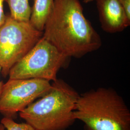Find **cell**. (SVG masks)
<instances>
[{"label":"cell","mask_w":130,"mask_h":130,"mask_svg":"<svg viewBox=\"0 0 130 130\" xmlns=\"http://www.w3.org/2000/svg\"><path fill=\"white\" fill-rule=\"evenodd\" d=\"M93 1H95V0H84V3L85 4H88L93 2Z\"/></svg>","instance_id":"cell-14"},{"label":"cell","mask_w":130,"mask_h":130,"mask_svg":"<svg viewBox=\"0 0 130 130\" xmlns=\"http://www.w3.org/2000/svg\"><path fill=\"white\" fill-rule=\"evenodd\" d=\"M7 2L13 19L24 22H29L31 7L29 0H5Z\"/></svg>","instance_id":"cell-9"},{"label":"cell","mask_w":130,"mask_h":130,"mask_svg":"<svg viewBox=\"0 0 130 130\" xmlns=\"http://www.w3.org/2000/svg\"><path fill=\"white\" fill-rule=\"evenodd\" d=\"M74 115L88 130H130V110L112 89L101 87L79 95Z\"/></svg>","instance_id":"cell-3"},{"label":"cell","mask_w":130,"mask_h":130,"mask_svg":"<svg viewBox=\"0 0 130 130\" xmlns=\"http://www.w3.org/2000/svg\"><path fill=\"white\" fill-rule=\"evenodd\" d=\"M126 13L130 19V0H119Z\"/></svg>","instance_id":"cell-11"},{"label":"cell","mask_w":130,"mask_h":130,"mask_svg":"<svg viewBox=\"0 0 130 130\" xmlns=\"http://www.w3.org/2000/svg\"><path fill=\"white\" fill-rule=\"evenodd\" d=\"M54 0H34L29 22L38 30L43 31L47 19L53 8Z\"/></svg>","instance_id":"cell-8"},{"label":"cell","mask_w":130,"mask_h":130,"mask_svg":"<svg viewBox=\"0 0 130 130\" xmlns=\"http://www.w3.org/2000/svg\"><path fill=\"white\" fill-rule=\"evenodd\" d=\"M70 58L42 37L32 48L10 70V79H40L54 82Z\"/></svg>","instance_id":"cell-4"},{"label":"cell","mask_w":130,"mask_h":130,"mask_svg":"<svg viewBox=\"0 0 130 130\" xmlns=\"http://www.w3.org/2000/svg\"><path fill=\"white\" fill-rule=\"evenodd\" d=\"M79 95L64 80L57 79L42 97L19 116L36 130H65L75 121L74 112Z\"/></svg>","instance_id":"cell-2"},{"label":"cell","mask_w":130,"mask_h":130,"mask_svg":"<svg viewBox=\"0 0 130 130\" xmlns=\"http://www.w3.org/2000/svg\"><path fill=\"white\" fill-rule=\"evenodd\" d=\"M1 71H2V68L0 67V73H1ZM4 84H3V83L1 81H0V97L1 95V94L2 93V91H3V86H4Z\"/></svg>","instance_id":"cell-13"},{"label":"cell","mask_w":130,"mask_h":130,"mask_svg":"<svg viewBox=\"0 0 130 130\" xmlns=\"http://www.w3.org/2000/svg\"><path fill=\"white\" fill-rule=\"evenodd\" d=\"M5 126L3 125L2 123L0 124V130H5Z\"/></svg>","instance_id":"cell-15"},{"label":"cell","mask_w":130,"mask_h":130,"mask_svg":"<svg viewBox=\"0 0 130 130\" xmlns=\"http://www.w3.org/2000/svg\"><path fill=\"white\" fill-rule=\"evenodd\" d=\"M103 30L108 33L123 31L130 25V19L119 0H95Z\"/></svg>","instance_id":"cell-7"},{"label":"cell","mask_w":130,"mask_h":130,"mask_svg":"<svg viewBox=\"0 0 130 130\" xmlns=\"http://www.w3.org/2000/svg\"><path fill=\"white\" fill-rule=\"evenodd\" d=\"M42 37L68 57L79 58L95 51L102 40L84 14L79 0H54Z\"/></svg>","instance_id":"cell-1"},{"label":"cell","mask_w":130,"mask_h":130,"mask_svg":"<svg viewBox=\"0 0 130 130\" xmlns=\"http://www.w3.org/2000/svg\"><path fill=\"white\" fill-rule=\"evenodd\" d=\"M51 86L50 81L43 79H9L0 97V113L12 118L43 96Z\"/></svg>","instance_id":"cell-6"},{"label":"cell","mask_w":130,"mask_h":130,"mask_svg":"<svg viewBox=\"0 0 130 130\" xmlns=\"http://www.w3.org/2000/svg\"><path fill=\"white\" fill-rule=\"evenodd\" d=\"M43 31L29 22L20 21L6 15L0 27V67L6 77L10 70L20 60L42 37Z\"/></svg>","instance_id":"cell-5"},{"label":"cell","mask_w":130,"mask_h":130,"mask_svg":"<svg viewBox=\"0 0 130 130\" xmlns=\"http://www.w3.org/2000/svg\"><path fill=\"white\" fill-rule=\"evenodd\" d=\"M5 1L0 0V27L4 23L6 17L4 10V4Z\"/></svg>","instance_id":"cell-12"},{"label":"cell","mask_w":130,"mask_h":130,"mask_svg":"<svg viewBox=\"0 0 130 130\" xmlns=\"http://www.w3.org/2000/svg\"><path fill=\"white\" fill-rule=\"evenodd\" d=\"M1 123L6 130H36L27 122L19 123L15 122L12 118L6 117L2 120Z\"/></svg>","instance_id":"cell-10"}]
</instances>
